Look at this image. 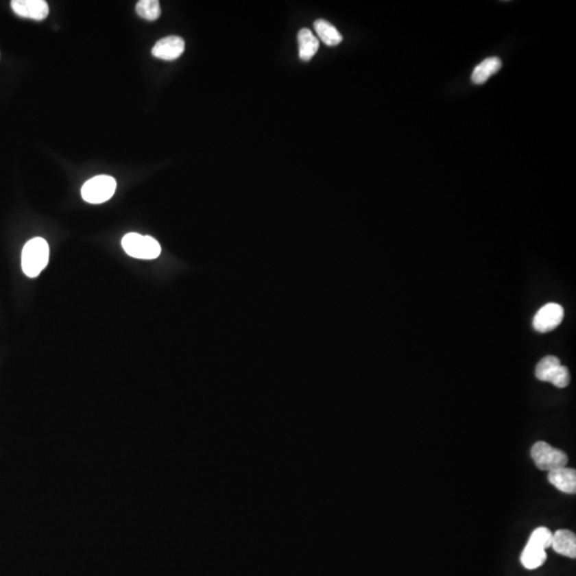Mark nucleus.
<instances>
[{
    "label": "nucleus",
    "mask_w": 576,
    "mask_h": 576,
    "mask_svg": "<svg viewBox=\"0 0 576 576\" xmlns=\"http://www.w3.org/2000/svg\"><path fill=\"white\" fill-rule=\"evenodd\" d=\"M49 261V245L44 238L29 240L22 252V268L28 278H36Z\"/></svg>",
    "instance_id": "nucleus-1"
},
{
    "label": "nucleus",
    "mask_w": 576,
    "mask_h": 576,
    "mask_svg": "<svg viewBox=\"0 0 576 576\" xmlns=\"http://www.w3.org/2000/svg\"><path fill=\"white\" fill-rule=\"evenodd\" d=\"M122 247L130 256L139 259H155L160 255L158 241L151 236L130 233L123 237Z\"/></svg>",
    "instance_id": "nucleus-2"
},
{
    "label": "nucleus",
    "mask_w": 576,
    "mask_h": 576,
    "mask_svg": "<svg viewBox=\"0 0 576 576\" xmlns=\"http://www.w3.org/2000/svg\"><path fill=\"white\" fill-rule=\"evenodd\" d=\"M531 458L539 470H551L566 468L568 457L564 451L547 444V442H537L531 448Z\"/></svg>",
    "instance_id": "nucleus-3"
},
{
    "label": "nucleus",
    "mask_w": 576,
    "mask_h": 576,
    "mask_svg": "<svg viewBox=\"0 0 576 576\" xmlns=\"http://www.w3.org/2000/svg\"><path fill=\"white\" fill-rule=\"evenodd\" d=\"M117 182L109 176H97L84 182L82 188V197L91 204H101L115 195Z\"/></svg>",
    "instance_id": "nucleus-4"
},
{
    "label": "nucleus",
    "mask_w": 576,
    "mask_h": 576,
    "mask_svg": "<svg viewBox=\"0 0 576 576\" xmlns=\"http://www.w3.org/2000/svg\"><path fill=\"white\" fill-rule=\"evenodd\" d=\"M564 318V309L557 303H547L538 311L533 317V326L536 331L545 333L556 329Z\"/></svg>",
    "instance_id": "nucleus-5"
},
{
    "label": "nucleus",
    "mask_w": 576,
    "mask_h": 576,
    "mask_svg": "<svg viewBox=\"0 0 576 576\" xmlns=\"http://www.w3.org/2000/svg\"><path fill=\"white\" fill-rule=\"evenodd\" d=\"M11 8L19 16L34 21H43L49 13L48 3L44 0H13Z\"/></svg>",
    "instance_id": "nucleus-6"
},
{
    "label": "nucleus",
    "mask_w": 576,
    "mask_h": 576,
    "mask_svg": "<svg viewBox=\"0 0 576 576\" xmlns=\"http://www.w3.org/2000/svg\"><path fill=\"white\" fill-rule=\"evenodd\" d=\"M185 51V42L180 36H167L154 45L152 53L163 60H176Z\"/></svg>",
    "instance_id": "nucleus-7"
},
{
    "label": "nucleus",
    "mask_w": 576,
    "mask_h": 576,
    "mask_svg": "<svg viewBox=\"0 0 576 576\" xmlns=\"http://www.w3.org/2000/svg\"><path fill=\"white\" fill-rule=\"evenodd\" d=\"M549 481L555 488L568 494H575L576 470L574 468H562L549 472Z\"/></svg>",
    "instance_id": "nucleus-8"
},
{
    "label": "nucleus",
    "mask_w": 576,
    "mask_h": 576,
    "mask_svg": "<svg viewBox=\"0 0 576 576\" xmlns=\"http://www.w3.org/2000/svg\"><path fill=\"white\" fill-rule=\"evenodd\" d=\"M555 552L562 556L569 557L575 560L576 557V537L573 531L568 529H560L553 533L552 545Z\"/></svg>",
    "instance_id": "nucleus-9"
},
{
    "label": "nucleus",
    "mask_w": 576,
    "mask_h": 576,
    "mask_svg": "<svg viewBox=\"0 0 576 576\" xmlns=\"http://www.w3.org/2000/svg\"><path fill=\"white\" fill-rule=\"evenodd\" d=\"M298 42H299V57L301 60L310 61L316 55L320 48L318 38L313 34L310 29H301L298 34Z\"/></svg>",
    "instance_id": "nucleus-10"
},
{
    "label": "nucleus",
    "mask_w": 576,
    "mask_h": 576,
    "mask_svg": "<svg viewBox=\"0 0 576 576\" xmlns=\"http://www.w3.org/2000/svg\"><path fill=\"white\" fill-rule=\"evenodd\" d=\"M501 67H502V61L499 58H488L474 69L472 82L475 84H485L490 77L496 74L501 70Z\"/></svg>",
    "instance_id": "nucleus-11"
},
{
    "label": "nucleus",
    "mask_w": 576,
    "mask_h": 576,
    "mask_svg": "<svg viewBox=\"0 0 576 576\" xmlns=\"http://www.w3.org/2000/svg\"><path fill=\"white\" fill-rule=\"evenodd\" d=\"M547 558L545 550L533 543L527 542L521 555V562L525 569L535 570L542 566Z\"/></svg>",
    "instance_id": "nucleus-12"
},
{
    "label": "nucleus",
    "mask_w": 576,
    "mask_h": 576,
    "mask_svg": "<svg viewBox=\"0 0 576 576\" xmlns=\"http://www.w3.org/2000/svg\"><path fill=\"white\" fill-rule=\"evenodd\" d=\"M314 29L320 40L330 47L337 46L343 41V36L339 34V30L324 19H317L314 23Z\"/></svg>",
    "instance_id": "nucleus-13"
},
{
    "label": "nucleus",
    "mask_w": 576,
    "mask_h": 576,
    "mask_svg": "<svg viewBox=\"0 0 576 576\" xmlns=\"http://www.w3.org/2000/svg\"><path fill=\"white\" fill-rule=\"evenodd\" d=\"M560 365V361L556 357L547 355L536 366V377L540 381L549 382Z\"/></svg>",
    "instance_id": "nucleus-14"
},
{
    "label": "nucleus",
    "mask_w": 576,
    "mask_h": 576,
    "mask_svg": "<svg viewBox=\"0 0 576 576\" xmlns=\"http://www.w3.org/2000/svg\"><path fill=\"white\" fill-rule=\"evenodd\" d=\"M136 12L142 19L153 22L160 16V3L157 0H141L136 5Z\"/></svg>",
    "instance_id": "nucleus-15"
},
{
    "label": "nucleus",
    "mask_w": 576,
    "mask_h": 576,
    "mask_svg": "<svg viewBox=\"0 0 576 576\" xmlns=\"http://www.w3.org/2000/svg\"><path fill=\"white\" fill-rule=\"evenodd\" d=\"M553 533L547 527H538L531 533L528 542L533 543L543 550H547L552 545Z\"/></svg>",
    "instance_id": "nucleus-16"
},
{
    "label": "nucleus",
    "mask_w": 576,
    "mask_h": 576,
    "mask_svg": "<svg viewBox=\"0 0 576 576\" xmlns=\"http://www.w3.org/2000/svg\"><path fill=\"white\" fill-rule=\"evenodd\" d=\"M551 383L554 384L555 387L564 389L568 387L570 383V372L568 368H564L560 365V368H557L556 372H554L552 377H551Z\"/></svg>",
    "instance_id": "nucleus-17"
}]
</instances>
